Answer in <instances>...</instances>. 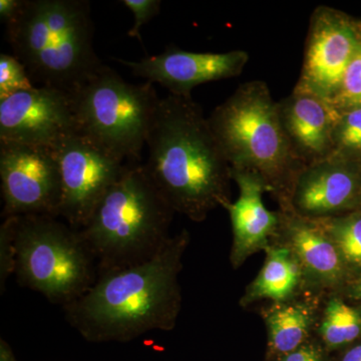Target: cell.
<instances>
[{"label":"cell","instance_id":"d4e9b609","mask_svg":"<svg viewBox=\"0 0 361 361\" xmlns=\"http://www.w3.org/2000/svg\"><path fill=\"white\" fill-rule=\"evenodd\" d=\"M121 2L128 7L135 16L134 25L128 32V35L132 39H137L142 42V27L160 13L161 1L160 0H122Z\"/></svg>","mask_w":361,"mask_h":361},{"label":"cell","instance_id":"5b68a950","mask_svg":"<svg viewBox=\"0 0 361 361\" xmlns=\"http://www.w3.org/2000/svg\"><path fill=\"white\" fill-rule=\"evenodd\" d=\"M208 121L230 167L262 178L287 207L292 185L306 165L292 148L267 84L244 82Z\"/></svg>","mask_w":361,"mask_h":361},{"label":"cell","instance_id":"9c48e42d","mask_svg":"<svg viewBox=\"0 0 361 361\" xmlns=\"http://www.w3.org/2000/svg\"><path fill=\"white\" fill-rule=\"evenodd\" d=\"M2 217H59L61 171L51 147L0 140Z\"/></svg>","mask_w":361,"mask_h":361},{"label":"cell","instance_id":"4316f807","mask_svg":"<svg viewBox=\"0 0 361 361\" xmlns=\"http://www.w3.org/2000/svg\"><path fill=\"white\" fill-rule=\"evenodd\" d=\"M282 361H323L319 351L312 346H300L285 356Z\"/></svg>","mask_w":361,"mask_h":361},{"label":"cell","instance_id":"7a4b0ae2","mask_svg":"<svg viewBox=\"0 0 361 361\" xmlns=\"http://www.w3.org/2000/svg\"><path fill=\"white\" fill-rule=\"evenodd\" d=\"M146 146L145 170L175 212L200 222L230 203L231 167L192 96L161 99Z\"/></svg>","mask_w":361,"mask_h":361},{"label":"cell","instance_id":"277c9868","mask_svg":"<svg viewBox=\"0 0 361 361\" xmlns=\"http://www.w3.org/2000/svg\"><path fill=\"white\" fill-rule=\"evenodd\" d=\"M175 213L144 165L128 163L78 231L102 274L153 258L171 238L169 228Z\"/></svg>","mask_w":361,"mask_h":361},{"label":"cell","instance_id":"44dd1931","mask_svg":"<svg viewBox=\"0 0 361 361\" xmlns=\"http://www.w3.org/2000/svg\"><path fill=\"white\" fill-rule=\"evenodd\" d=\"M332 155L361 163V106L339 111Z\"/></svg>","mask_w":361,"mask_h":361},{"label":"cell","instance_id":"30bf717a","mask_svg":"<svg viewBox=\"0 0 361 361\" xmlns=\"http://www.w3.org/2000/svg\"><path fill=\"white\" fill-rule=\"evenodd\" d=\"M361 45V20L329 6L310 18L303 65L296 87L332 103L346 68Z\"/></svg>","mask_w":361,"mask_h":361},{"label":"cell","instance_id":"2e32d148","mask_svg":"<svg viewBox=\"0 0 361 361\" xmlns=\"http://www.w3.org/2000/svg\"><path fill=\"white\" fill-rule=\"evenodd\" d=\"M283 221L291 251L311 276L326 284H336L345 278L348 268L319 221L294 214Z\"/></svg>","mask_w":361,"mask_h":361},{"label":"cell","instance_id":"ba28073f","mask_svg":"<svg viewBox=\"0 0 361 361\" xmlns=\"http://www.w3.org/2000/svg\"><path fill=\"white\" fill-rule=\"evenodd\" d=\"M54 149L61 178L59 217L75 229H82L128 163L78 132L61 139Z\"/></svg>","mask_w":361,"mask_h":361},{"label":"cell","instance_id":"5bb4252c","mask_svg":"<svg viewBox=\"0 0 361 361\" xmlns=\"http://www.w3.org/2000/svg\"><path fill=\"white\" fill-rule=\"evenodd\" d=\"M278 109L292 148L305 165L332 155L339 115L334 104L295 85L288 97L278 102Z\"/></svg>","mask_w":361,"mask_h":361},{"label":"cell","instance_id":"83f0119b","mask_svg":"<svg viewBox=\"0 0 361 361\" xmlns=\"http://www.w3.org/2000/svg\"><path fill=\"white\" fill-rule=\"evenodd\" d=\"M341 361H361V344L353 346L343 355Z\"/></svg>","mask_w":361,"mask_h":361},{"label":"cell","instance_id":"603a6c76","mask_svg":"<svg viewBox=\"0 0 361 361\" xmlns=\"http://www.w3.org/2000/svg\"><path fill=\"white\" fill-rule=\"evenodd\" d=\"M331 104L338 111L361 106V45L346 68Z\"/></svg>","mask_w":361,"mask_h":361},{"label":"cell","instance_id":"cb8c5ba5","mask_svg":"<svg viewBox=\"0 0 361 361\" xmlns=\"http://www.w3.org/2000/svg\"><path fill=\"white\" fill-rule=\"evenodd\" d=\"M18 217L4 218L0 227V289L4 294L9 277L16 271V228Z\"/></svg>","mask_w":361,"mask_h":361},{"label":"cell","instance_id":"7402d4cb","mask_svg":"<svg viewBox=\"0 0 361 361\" xmlns=\"http://www.w3.org/2000/svg\"><path fill=\"white\" fill-rule=\"evenodd\" d=\"M35 87L25 66L13 54H0V99Z\"/></svg>","mask_w":361,"mask_h":361},{"label":"cell","instance_id":"ffe728a7","mask_svg":"<svg viewBox=\"0 0 361 361\" xmlns=\"http://www.w3.org/2000/svg\"><path fill=\"white\" fill-rule=\"evenodd\" d=\"M320 334L325 343L332 348L355 341L361 336L360 311L341 299H332L325 310Z\"/></svg>","mask_w":361,"mask_h":361},{"label":"cell","instance_id":"4dcf8cb0","mask_svg":"<svg viewBox=\"0 0 361 361\" xmlns=\"http://www.w3.org/2000/svg\"><path fill=\"white\" fill-rule=\"evenodd\" d=\"M355 211H360V212H361V196L360 198V201H358L357 206H356Z\"/></svg>","mask_w":361,"mask_h":361},{"label":"cell","instance_id":"3957f363","mask_svg":"<svg viewBox=\"0 0 361 361\" xmlns=\"http://www.w3.org/2000/svg\"><path fill=\"white\" fill-rule=\"evenodd\" d=\"M94 32L87 0H26L6 35L35 87L71 94L104 65Z\"/></svg>","mask_w":361,"mask_h":361},{"label":"cell","instance_id":"484cf974","mask_svg":"<svg viewBox=\"0 0 361 361\" xmlns=\"http://www.w3.org/2000/svg\"><path fill=\"white\" fill-rule=\"evenodd\" d=\"M25 1L26 0H0V20L6 26L20 16Z\"/></svg>","mask_w":361,"mask_h":361},{"label":"cell","instance_id":"6da1fadb","mask_svg":"<svg viewBox=\"0 0 361 361\" xmlns=\"http://www.w3.org/2000/svg\"><path fill=\"white\" fill-rule=\"evenodd\" d=\"M188 242L187 232L180 233L146 262L99 274L89 290L63 306L71 326L92 341H128L174 329Z\"/></svg>","mask_w":361,"mask_h":361},{"label":"cell","instance_id":"e0dca14e","mask_svg":"<svg viewBox=\"0 0 361 361\" xmlns=\"http://www.w3.org/2000/svg\"><path fill=\"white\" fill-rule=\"evenodd\" d=\"M297 262L290 249H268L265 264L251 286L252 298L286 299L298 284L300 271Z\"/></svg>","mask_w":361,"mask_h":361},{"label":"cell","instance_id":"d6986e66","mask_svg":"<svg viewBox=\"0 0 361 361\" xmlns=\"http://www.w3.org/2000/svg\"><path fill=\"white\" fill-rule=\"evenodd\" d=\"M318 221L334 241L348 270L361 272V212L353 211Z\"/></svg>","mask_w":361,"mask_h":361},{"label":"cell","instance_id":"4fadbf2b","mask_svg":"<svg viewBox=\"0 0 361 361\" xmlns=\"http://www.w3.org/2000/svg\"><path fill=\"white\" fill-rule=\"evenodd\" d=\"M116 61L146 82L159 84L169 94L191 97L194 87L215 80L238 77L249 61L248 52L236 49L227 52H193L169 47L156 56L137 61Z\"/></svg>","mask_w":361,"mask_h":361},{"label":"cell","instance_id":"f1b7e54d","mask_svg":"<svg viewBox=\"0 0 361 361\" xmlns=\"http://www.w3.org/2000/svg\"><path fill=\"white\" fill-rule=\"evenodd\" d=\"M0 361H16L11 348L4 339L0 341Z\"/></svg>","mask_w":361,"mask_h":361},{"label":"cell","instance_id":"f546056e","mask_svg":"<svg viewBox=\"0 0 361 361\" xmlns=\"http://www.w3.org/2000/svg\"><path fill=\"white\" fill-rule=\"evenodd\" d=\"M353 295L355 296V298L361 299V279L355 284V288H353Z\"/></svg>","mask_w":361,"mask_h":361},{"label":"cell","instance_id":"8992f818","mask_svg":"<svg viewBox=\"0 0 361 361\" xmlns=\"http://www.w3.org/2000/svg\"><path fill=\"white\" fill-rule=\"evenodd\" d=\"M71 99L78 133L126 163H141L161 101L154 84H130L103 65Z\"/></svg>","mask_w":361,"mask_h":361},{"label":"cell","instance_id":"8fae6325","mask_svg":"<svg viewBox=\"0 0 361 361\" xmlns=\"http://www.w3.org/2000/svg\"><path fill=\"white\" fill-rule=\"evenodd\" d=\"M78 132L71 94L35 87L0 99V140L54 148Z\"/></svg>","mask_w":361,"mask_h":361},{"label":"cell","instance_id":"9a60e30c","mask_svg":"<svg viewBox=\"0 0 361 361\" xmlns=\"http://www.w3.org/2000/svg\"><path fill=\"white\" fill-rule=\"evenodd\" d=\"M231 174L239 187V198L225 208L229 211L234 236L232 262L239 265L267 245L268 238L276 231L282 219L263 203V194L269 189L262 178L235 169H231Z\"/></svg>","mask_w":361,"mask_h":361},{"label":"cell","instance_id":"7c38bea8","mask_svg":"<svg viewBox=\"0 0 361 361\" xmlns=\"http://www.w3.org/2000/svg\"><path fill=\"white\" fill-rule=\"evenodd\" d=\"M360 196V161L330 156L299 172L286 209L306 219H329L355 211Z\"/></svg>","mask_w":361,"mask_h":361},{"label":"cell","instance_id":"ac0fdd59","mask_svg":"<svg viewBox=\"0 0 361 361\" xmlns=\"http://www.w3.org/2000/svg\"><path fill=\"white\" fill-rule=\"evenodd\" d=\"M310 325L308 311L300 305H285L268 317L270 343L277 353L289 355L300 348Z\"/></svg>","mask_w":361,"mask_h":361},{"label":"cell","instance_id":"52a82bcc","mask_svg":"<svg viewBox=\"0 0 361 361\" xmlns=\"http://www.w3.org/2000/svg\"><path fill=\"white\" fill-rule=\"evenodd\" d=\"M16 246L18 283L63 307L89 290L99 275L80 231L58 217H18Z\"/></svg>","mask_w":361,"mask_h":361}]
</instances>
